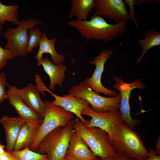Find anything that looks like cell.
I'll use <instances>...</instances> for the list:
<instances>
[{"label": "cell", "mask_w": 160, "mask_h": 160, "mask_svg": "<svg viewBox=\"0 0 160 160\" xmlns=\"http://www.w3.org/2000/svg\"><path fill=\"white\" fill-rule=\"evenodd\" d=\"M8 89L6 91L9 103L16 110L19 117L26 122L31 124H41L43 119L30 108L21 98L14 90L9 84Z\"/></svg>", "instance_id": "cell-14"}, {"label": "cell", "mask_w": 160, "mask_h": 160, "mask_svg": "<svg viewBox=\"0 0 160 160\" xmlns=\"http://www.w3.org/2000/svg\"><path fill=\"white\" fill-rule=\"evenodd\" d=\"M63 160H77L71 157L69 155L66 154L65 155Z\"/></svg>", "instance_id": "cell-34"}, {"label": "cell", "mask_w": 160, "mask_h": 160, "mask_svg": "<svg viewBox=\"0 0 160 160\" xmlns=\"http://www.w3.org/2000/svg\"><path fill=\"white\" fill-rule=\"evenodd\" d=\"M113 53L112 50L105 49L98 56L94 57L89 63L91 65H95V70L92 76L89 78H87L85 80L92 89L98 94L102 93L105 95L114 97L117 93L105 87L103 85L101 81L105 63Z\"/></svg>", "instance_id": "cell-10"}, {"label": "cell", "mask_w": 160, "mask_h": 160, "mask_svg": "<svg viewBox=\"0 0 160 160\" xmlns=\"http://www.w3.org/2000/svg\"><path fill=\"white\" fill-rule=\"evenodd\" d=\"M71 17H76L79 21H87L89 14L95 8L96 0H71Z\"/></svg>", "instance_id": "cell-20"}, {"label": "cell", "mask_w": 160, "mask_h": 160, "mask_svg": "<svg viewBox=\"0 0 160 160\" xmlns=\"http://www.w3.org/2000/svg\"><path fill=\"white\" fill-rule=\"evenodd\" d=\"M142 48L141 55L137 60L140 62L148 50L151 48L160 45V33L159 32L147 30L145 34V37L138 41Z\"/></svg>", "instance_id": "cell-21"}, {"label": "cell", "mask_w": 160, "mask_h": 160, "mask_svg": "<svg viewBox=\"0 0 160 160\" xmlns=\"http://www.w3.org/2000/svg\"><path fill=\"white\" fill-rule=\"evenodd\" d=\"M18 6L15 4L4 5L0 0V25H4L6 21L18 25Z\"/></svg>", "instance_id": "cell-22"}, {"label": "cell", "mask_w": 160, "mask_h": 160, "mask_svg": "<svg viewBox=\"0 0 160 160\" xmlns=\"http://www.w3.org/2000/svg\"><path fill=\"white\" fill-rule=\"evenodd\" d=\"M36 65L38 66H42L44 71L49 76V90L54 91L56 84L60 87L62 86L65 77V72L67 69L66 65L63 63L55 64L47 57H42L40 61H37Z\"/></svg>", "instance_id": "cell-15"}, {"label": "cell", "mask_w": 160, "mask_h": 160, "mask_svg": "<svg viewBox=\"0 0 160 160\" xmlns=\"http://www.w3.org/2000/svg\"><path fill=\"white\" fill-rule=\"evenodd\" d=\"M74 129L96 157L104 159L113 156L115 150L108 133L99 128L85 126L77 117L71 120Z\"/></svg>", "instance_id": "cell-3"}, {"label": "cell", "mask_w": 160, "mask_h": 160, "mask_svg": "<svg viewBox=\"0 0 160 160\" xmlns=\"http://www.w3.org/2000/svg\"><path fill=\"white\" fill-rule=\"evenodd\" d=\"M66 154L77 160L98 159L75 131L71 138Z\"/></svg>", "instance_id": "cell-17"}, {"label": "cell", "mask_w": 160, "mask_h": 160, "mask_svg": "<svg viewBox=\"0 0 160 160\" xmlns=\"http://www.w3.org/2000/svg\"><path fill=\"white\" fill-rule=\"evenodd\" d=\"M28 33L29 39L26 50L27 53L31 52L33 49L37 47L41 39L42 34L39 26L36 28L29 29Z\"/></svg>", "instance_id": "cell-24"}, {"label": "cell", "mask_w": 160, "mask_h": 160, "mask_svg": "<svg viewBox=\"0 0 160 160\" xmlns=\"http://www.w3.org/2000/svg\"><path fill=\"white\" fill-rule=\"evenodd\" d=\"M26 122L19 117H12L5 115L0 118V123L4 127L6 140V151L13 150L20 129Z\"/></svg>", "instance_id": "cell-16"}, {"label": "cell", "mask_w": 160, "mask_h": 160, "mask_svg": "<svg viewBox=\"0 0 160 160\" xmlns=\"http://www.w3.org/2000/svg\"><path fill=\"white\" fill-rule=\"evenodd\" d=\"M149 151L150 153V156L149 158L145 160H160V156L156 154L155 150L151 149Z\"/></svg>", "instance_id": "cell-30"}, {"label": "cell", "mask_w": 160, "mask_h": 160, "mask_svg": "<svg viewBox=\"0 0 160 160\" xmlns=\"http://www.w3.org/2000/svg\"><path fill=\"white\" fill-rule=\"evenodd\" d=\"M116 83L113 86L120 91L121 95L120 110L122 120L129 127L134 129L140 123V120L133 119L131 117L129 100L132 90L137 88H145V85L141 80H136L131 83H125L119 77H114Z\"/></svg>", "instance_id": "cell-8"}, {"label": "cell", "mask_w": 160, "mask_h": 160, "mask_svg": "<svg viewBox=\"0 0 160 160\" xmlns=\"http://www.w3.org/2000/svg\"><path fill=\"white\" fill-rule=\"evenodd\" d=\"M81 114L92 118L86 127L99 128L106 132L109 136L115 124L122 120L121 113L119 110L99 113L93 111L89 106L83 110Z\"/></svg>", "instance_id": "cell-11"}, {"label": "cell", "mask_w": 160, "mask_h": 160, "mask_svg": "<svg viewBox=\"0 0 160 160\" xmlns=\"http://www.w3.org/2000/svg\"><path fill=\"white\" fill-rule=\"evenodd\" d=\"M68 92V93L86 100L91 105L92 109L97 113H105L120 109L121 100L120 92L112 97L100 96L92 89L85 80L72 86Z\"/></svg>", "instance_id": "cell-5"}, {"label": "cell", "mask_w": 160, "mask_h": 160, "mask_svg": "<svg viewBox=\"0 0 160 160\" xmlns=\"http://www.w3.org/2000/svg\"><path fill=\"white\" fill-rule=\"evenodd\" d=\"M42 24L40 20L31 17L20 20L17 28H9L2 32L7 41L4 48L11 50L15 57H25L29 39L28 30Z\"/></svg>", "instance_id": "cell-6"}, {"label": "cell", "mask_w": 160, "mask_h": 160, "mask_svg": "<svg viewBox=\"0 0 160 160\" xmlns=\"http://www.w3.org/2000/svg\"><path fill=\"white\" fill-rule=\"evenodd\" d=\"M8 152L14 160H49L47 154L35 152L28 147L18 151L12 150Z\"/></svg>", "instance_id": "cell-23"}, {"label": "cell", "mask_w": 160, "mask_h": 160, "mask_svg": "<svg viewBox=\"0 0 160 160\" xmlns=\"http://www.w3.org/2000/svg\"><path fill=\"white\" fill-rule=\"evenodd\" d=\"M9 85L7 81L6 74L4 72H1L0 73V103H2L5 100H8L5 88L8 87Z\"/></svg>", "instance_id": "cell-26"}, {"label": "cell", "mask_w": 160, "mask_h": 160, "mask_svg": "<svg viewBox=\"0 0 160 160\" xmlns=\"http://www.w3.org/2000/svg\"><path fill=\"white\" fill-rule=\"evenodd\" d=\"M160 136L159 137L157 142L156 143V153L157 154L160 156Z\"/></svg>", "instance_id": "cell-32"}, {"label": "cell", "mask_w": 160, "mask_h": 160, "mask_svg": "<svg viewBox=\"0 0 160 160\" xmlns=\"http://www.w3.org/2000/svg\"><path fill=\"white\" fill-rule=\"evenodd\" d=\"M135 1V0H125L124 2L129 7L130 11L129 15L130 18L132 20L135 27L137 28L138 26V23L135 17L134 9Z\"/></svg>", "instance_id": "cell-28"}, {"label": "cell", "mask_w": 160, "mask_h": 160, "mask_svg": "<svg viewBox=\"0 0 160 160\" xmlns=\"http://www.w3.org/2000/svg\"><path fill=\"white\" fill-rule=\"evenodd\" d=\"M95 8L93 16L108 18L116 23L130 19L126 4L122 0H96Z\"/></svg>", "instance_id": "cell-9"}, {"label": "cell", "mask_w": 160, "mask_h": 160, "mask_svg": "<svg viewBox=\"0 0 160 160\" xmlns=\"http://www.w3.org/2000/svg\"><path fill=\"white\" fill-rule=\"evenodd\" d=\"M48 92L55 98V100L52 102L53 105L60 106L66 111L75 114L85 126L87 125L89 120H86L81 114L83 110L89 106L87 101L70 94L60 96L55 94L50 90Z\"/></svg>", "instance_id": "cell-12"}, {"label": "cell", "mask_w": 160, "mask_h": 160, "mask_svg": "<svg viewBox=\"0 0 160 160\" xmlns=\"http://www.w3.org/2000/svg\"><path fill=\"white\" fill-rule=\"evenodd\" d=\"M35 80L36 84V86L41 91L42 94L45 97L44 92L45 91L47 92L49 89L46 87L44 84L39 74H36Z\"/></svg>", "instance_id": "cell-29"}, {"label": "cell", "mask_w": 160, "mask_h": 160, "mask_svg": "<svg viewBox=\"0 0 160 160\" xmlns=\"http://www.w3.org/2000/svg\"><path fill=\"white\" fill-rule=\"evenodd\" d=\"M97 160H136L129 157L124 153L115 150L114 154L112 156L102 159H97Z\"/></svg>", "instance_id": "cell-27"}, {"label": "cell", "mask_w": 160, "mask_h": 160, "mask_svg": "<svg viewBox=\"0 0 160 160\" xmlns=\"http://www.w3.org/2000/svg\"><path fill=\"white\" fill-rule=\"evenodd\" d=\"M67 23L88 39L108 41L123 35L126 30L127 21L112 24L100 16L92 15L89 20H71Z\"/></svg>", "instance_id": "cell-2"}, {"label": "cell", "mask_w": 160, "mask_h": 160, "mask_svg": "<svg viewBox=\"0 0 160 160\" xmlns=\"http://www.w3.org/2000/svg\"><path fill=\"white\" fill-rule=\"evenodd\" d=\"M45 112L38 135L29 148L36 151L42 139L48 133L59 127L67 125L74 118V114L62 107L53 105L49 100L45 101Z\"/></svg>", "instance_id": "cell-7"}, {"label": "cell", "mask_w": 160, "mask_h": 160, "mask_svg": "<svg viewBox=\"0 0 160 160\" xmlns=\"http://www.w3.org/2000/svg\"><path fill=\"white\" fill-rule=\"evenodd\" d=\"M57 39L56 37L49 39L45 32L43 33L39 43V49L35 57L37 61H40L44 53L49 54L51 56L52 63L55 64L63 63L66 58V53L62 55L58 53L55 49V44Z\"/></svg>", "instance_id": "cell-18"}, {"label": "cell", "mask_w": 160, "mask_h": 160, "mask_svg": "<svg viewBox=\"0 0 160 160\" xmlns=\"http://www.w3.org/2000/svg\"><path fill=\"white\" fill-rule=\"evenodd\" d=\"M12 159L9 152L6 151L3 154L0 155V160H11Z\"/></svg>", "instance_id": "cell-31"}, {"label": "cell", "mask_w": 160, "mask_h": 160, "mask_svg": "<svg viewBox=\"0 0 160 160\" xmlns=\"http://www.w3.org/2000/svg\"><path fill=\"white\" fill-rule=\"evenodd\" d=\"M5 151L4 150V146L0 142V155L4 153Z\"/></svg>", "instance_id": "cell-33"}, {"label": "cell", "mask_w": 160, "mask_h": 160, "mask_svg": "<svg viewBox=\"0 0 160 160\" xmlns=\"http://www.w3.org/2000/svg\"><path fill=\"white\" fill-rule=\"evenodd\" d=\"M114 149L136 160H145L150 153L145 148L139 133L122 120L114 126L109 136Z\"/></svg>", "instance_id": "cell-1"}, {"label": "cell", "mask_w": 160, "mask_h": 160, "mask_svg": "<svg viewBox=\"0 0 160 160\" xmlns=\"http://www.w3.org/2000/svg\"><path fill=\"white\" fill-rule=\"evenodd\" d=\"M75 131L71 121L64 127L55 128L42 139L36 150L37 152L46 153L49 160H63Z\"/></svg>", "instance_id": "cell-4"}, {"label": "cell", "mask_w": 160, "mask_h": 160, "mask_svg": "<svg viewBox=\"0 0 160 160\" xmlns=\"http://www.w3.org/2000/svg\"><path fill=\"white\" fill-rule=\"evenodd\" d=\"M11 160H13V159H12Z\"/></svg>", "instance_id": "cell-35"}, {"label": "cell", "mask_w": 160, "mask_h": 160, "mask_svg": "<svg viewBox=\"0 0 160 160\" xmlns=\"http://www.w3.org/2000/svg\"><path fill=\"white\" fill-rule=\"evenodd\" d=\"M41 124H24L20 129L13 150L18 151L26 147L29 148L36 139Z\"/></svg>", "instance_id": "cell-19"}, {"label": "cell", "mask_w": 160, "mask_h": 160, "mask_svg": "<svg viewBox=\"0 0 160 160\" xmlns=\"http://www.w3.org/2000/svg\"><path fill=\"white\" fill-rule=\"evenodd\" d=\"M11 86L25 104L43 119L45 112V106L40 96L41 92L37 86L31 83L20 89L15 86Z\"/></svg>", "instance_id": "cell-13"}, {"label": "cell", "mask_w": 160, "mask_h": 160, "mask_svg": "<svg viewBox=\"0 0 160 160\" xmlns=\"http://www.w3.org/2000/svg\"><path fill=\"white\" fill-rule=\"evenodd\" d=\"M2 28V25H0V35ZM15 57L11 50L3 48L0 45V71L6 65L8 60H12Z\"/></svg>", "instance_id": "cell-25"}]
</instances>
